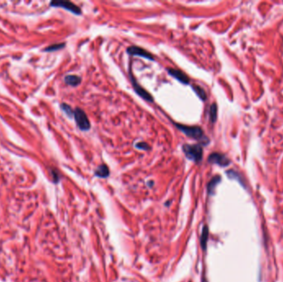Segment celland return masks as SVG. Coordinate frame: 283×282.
Masks as SVG:
<instances>
[{
  "mask_svg": "<svg viewBox=\"0 0 283 282\" xmlns=\"http://www.w3.org/2000/svg\"><path fill=\"white\" fill-rule=\"evenodd\" d=\"M61 109L66 113V114L67 116L72 117L74 115L73 109L71 108V107H70V105L66 104H62L61 105Z\"/></svg>",
  "mask_w": 283,
  "mask_h": 282,
  "instance_id": "5bb4252c",
  "label": "cell"
},
{
  "mask_svg": "<svg viewBox=\"0 0 283 282\" xmlns=\"http://www.w3.org/2000/svg\"><path fill=\"white\" fill-rule=\"evenodd\" d=\"M131 78V82L133 84V89L135 90V92L137 93V95H139L140 97L143 98V99H145L146 101L148 102H153V98L152 95H150L149 93L147 92L146 90L143 89L142 86H140L137 83V81L135 80V79L133 78V76L130 75Z\"/></svg>",
  "mask_w": 283,
  "mask_h": 282,
  "instance_id": "52a82bcc",
  "label": "cell"
},
{
  "mask_svg": "<svg viewBox=\"0 0 283 282\" xmlns=\"http://www.w3.org/2000/svg\"><path fill=\"white\" fill-rule=\"evenodd\" d=\"M192 89H193V90L195 91V93L198 95L199 98H201L202 100H205V99H206V93H205L204 89L202 87L196 85H192Z\"/></svg>",
  "mask_w": 283,
  "mask_h": 282,
  "instance_id": "8fae6325",
  "label": "cell"
},
{
  "mask_svg": "<svg viewBox=\"0 0 283 282\" xmlns=\"http://www.w3.org/2000/svg\"><path fill=\"white\" fill-rule=\"evenodd\" d=\"M182 150L188 159L195 162H200L203 157V148L200 144H185Z\"/></svg>",
  "mask_w": 283,
  "mask_h": 282,
  "instance_id": "7a4b0ae2",
  "label": "cell"
},
{
  "mask_svg": "<svg viewBox=\"0 0 283 282\" xmlns=\"http://www.w3.org/2000/svg\"><path fill=\"white\" fill-rule=\"evenodd\" d=\"M208 161L210 163L218 164L221 166H227L230 163V161L225 155L220 153H217V152H214L212 154H210Z\"/></svg>",
  "mask_w": 283,
  "mask_h": 282,
  "instance_id": "8992f818",
  "label": "cell"
},
{
  "mask_svg": "<svg viewBox=\"0 0 283 282\" xmlns=\"http://www.w3.org/2000/svg\"><path fill=\"white\" fill-rule=\"evenodd\" d=\"M175 127L191 138L195 140H201V141H206L207 143L209 142L208 138L205 137L204 135L203 130L198 126H186V125H183V124L175 123Z\"/></svg>",
  "mask_w": 283,
  "mask_h": 282,
  "instance_id": "6da1fadb",
  "label": "cell"
},
{
  "mask_svg": "<svg viewBox=\"0 0 283 282\" xmlns=\"http://www.w3.org/2000/svg\"><path fill=\"white\" fill-rule=\"evenodd\" d=\"M51 6L62 8L64 9L68 10V11H70L71 13H73L74 14H76V15H80L81 14V10H80V8L76 6V4H74L73 3L69 2V1H55V2H51Z\"/></svg>",
  "mask_w": 283,
  "mask_h": 282,
  "instance_id": "277c9868",
  "label": "cell"
},
{
  "mask_svg": "<svg viewBox=\"0 0 283 282\" xmlns=\"http://www.w3.org/2000/svg\"><path fill=\"white\" fill-rule=\"evenodd\" d=\"M74 117L76 122L77 126L80 130L88 131L90 128V123L86 114L81 108H76L74 111Z\"/></svg>",
  "mask_w": 283,
  "mask_h": 282,
  "instance_id": "3957f363",
  "label": "cell"
},
{
  "mask_svg": "<svg viewBox=\"0 0 283 282\" xmlns=\"http://www.w3.org/2000/svg\"><path fill=\"white\" fill-rule=\"evenodd\" d=\"M168 74L172 77H174L175 79H176L178 81H180L184 85H188L190 83V79L185 74L180 70H176V69H172V68H168L167 69Z\"/></svg>",
  "mask_w": 283,
  "mask_h": 282,
  "instance_id": "ba28073f",
  "label": "cell"
},
{
  "mask_svg": "<svg viewBox=\"0 0 283 282\" xmlns=\"http://www.w3.org/2000/svg\"><path fill=\"white\" fill-rule=\"evenodd\" d=\"M95 175L97 176H99V177H108V175H109V170H108V166L106 165H99V167L96 169Z\"/></svg>",
  "mask_w": 283,
  "mask_h": 282,
  "instance_id": "30bf717a",
  "label": "cell"
},
{
  "mask_svg": "<svg viewBox=\"0 0 283 282\" xmlns=\"http://www.w3.org/2000/svg\"><path fill=\"white\" fill-rule=\"evenodd\" d=\"M65 82L70 86H77L81 82V78L76 75H69L65 77Z\"/></svg>",
  "mask_w": 283,
  "mask_h": 282,
  "instance_id": "9c48e42d",
  "label": "cell"
},
{
  "mask_svg": "<svg viewBox=\"0 0 283 282\" xmlns=\"http://www.w3.org/2000/svg\"><path fill=\"white\" fill-rule=\"evenodd\" d=\"M127 54L132 55V56H137L143 57V58L147 59V60H153V56L151 55L150 52L146 51L143 48L138 47V46H133L127 48Z\"/></svg>",
  "mask_w": 283,
  "mask_h": 282,
  "instance_id": "5b68a950",
  "label": "cell"
},
{
  "mask_svg": "<svg viewBox=\"0 0 283 282\" xmlns=\"http://www.w3.org/2000/svg\"><path fill=\"white\" fill-rule=\"evenodd\" d=\"M135 146H136V148L139 150H143V151H146V150L149 149V145L146 143H143V142H141V143H137L135 144Z\"/></svg>",
  "mask_w": 283,
  "mask_h": 282,
  "instance_id": "2e32d148",
  "label": "cell"
},
{
  "mask_svg": "<svg viewBox=\"0 0 283 282\" xmlns=\"http://www.w3.org/2000/svg\"><path fill=\"white\" fill-rule=\"evenodd\" d=\"M207 237H208V230H207L206 227L204 228L203 233H202V238H201V243L203 246V248H205V243L207 241Z\"/></svg>",
  "mask_w": 283,
  "mask_h": 282,
  "instance_id": "e0dca14e",
  "label": "cell"
},
{
  "mask_svg": "<svg viewBox=\"0 0 283 282\" xmlns=\"http://www.w3.org/2000/svg\"><path fill=\"white\" fill-rule=\"evenodd\" d=\"M64 46H65V43L55 44V45H52V46H48L47 48H46V49H45V51H57V50H60V49H61V48H63Z\"/></svg>",
  "mask_w": 283,
  "mask_h": 282,
  "instance_id": "9a60e30c",
  "label": "cell"
},
{
  "mask_svg": "<svg viewBox=\"0 0 283 282\" xmlns=\"http://www.w3.org/2000/svg\"><path fill=\"white\" fill-rule=\"evenodd\" d=\"M220 181V177L219 175H217L215 177H214L210 182L209 183V185H208V190H209V192L210 193H212L213 192V190H214V188L216 187V185L219 184V182Z\"/></svg>",
  "mask_w": 283,
  "mask_h": 282,
  "instance_id": "4fadbf2b",
  "label": "cell"
},
{
  "mask_svg": "<svg viewBox=\"0 0 283 282\" xmlns=\"http://www.w3.org/2000/svg\"><path fill=\"white\" fill-rule=\"evenodd\" d=\"M217 112H218V109H217V105L215 104H213L210 106V119L212 123H214V122L216 121Z\"/></svg>",
  "mask_w": 283,
  "mask_h": 282,
  "instance_id": "7c38bea8",
  "label": "cell"
}]
</instances>
